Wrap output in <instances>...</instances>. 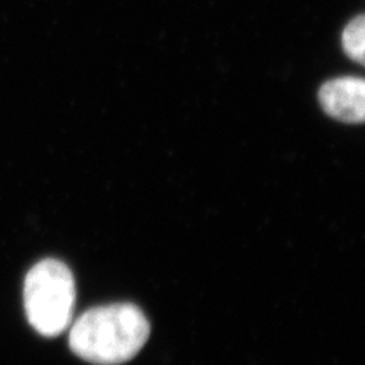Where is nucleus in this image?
<instances>
[{
    "label": "nucleus",
    "mask_w": 365,
    "mask_h": 365,
    "mask_svg": "<svg viewBox=\"0 0 365 365\" xmlns=\"http://www.w3.org/2000/svg\"><path fill=\"white\" fill-rule=\"evenodd\" d=\"M342 49L353 61L364 63L365 53V19L362 14L353 19L342 32Z\"/></svg>",
    "instance_id": "nucleus-4"
},
{
    "label": "nucleus",
    "mask_w": 365,
    "mask_h": 365,
    "mask_svg": "<svg viewBox=\"0 0 365 365\" xmlns=\"http://www.w3.org/2000/svg\"><path fill=\"white\" fill-rule=\"evenodd\" d=\"M150 338V323L139 307L118 303L93 307L71 329L68 344L81 359L119 365L133 359Z\"/></svg>",
    "instance_id": "nucleus-1"
},
{
    "label": "nucleus",
    "mask_w": 365,
    "mask_h": 365,
    "mask_svg": "<svg viewBox=\"0 0 365 365\" xmlns=\"http://www.w3.org/2000/svg\"><path fill=\"white\" fill-rule=\"evenodd\" d=\"M318 99L330 118L361 123L365 118V83L356 76H342L323 84Z\"/></svg>",
    "instance_id": "nucleus-3"
},
{
    "label": "nucleus",
    "mask_w": 365,
    "mask_h": 365,
    "mask_svg": "<svg viewBox=\"0 0 365 365\" xmlns=\"http://www.w3.org/2000/svg\"><path fill=\"white\" fill-rule=\"evenodd\" d=\"M76 299L72 271L56 259L34 265L25 279L23 300L29 324L43 336H58L72 323Z\"/></svg>",
    "instance_id": "nucleus-2"
}]
</instances>
